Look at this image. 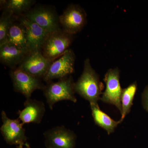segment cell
<instances>
[{
	"mask_svg": "<svg viewBox=\"0 0 148 148\" xmlns=\"http://www.w3.org/2000/svg\"><path fill=\"white\" fill-rule=\"evenodd\" d=\"M1 119L3 124L0 130L6 143L17 146L18 148L22 147L28 143L24 125L20 120L10 119L3 110L1 112Z\"/></svg>",
	"mask_w": 148,
	"mask_h": 148,
	"instance_id": "obj_6",
	"label": "cell"
},
{
	"mask_svg": "<svg viewBox=\"0 0 148 148\" xmlns=\"http://www.w3.org/2000/svg\"><path fill=\"white\" fill-rule=\"evenodd\" d=\"M45 112V105L43 102L29 98L26 99L24 102V108L18 111V119L23 125L40 123Z\"/></svg>",
	"mask_w": 148,
	"mask_h": 148,
	"instance_id": "obj_13",
	"label": "cell"
},
{
	"mask_svg": "<svg viewBox=\"0 0 148 148\" xmlns=\"http://www.w3.org/2000/svg\"><path fill=\"white\" fill-rule=\"evenodd\" d=\"M0 1L1 10L9 11L17 16L29 12L36 2L34 0H2Z\"/></svg>",
	"mask_w": 148,
	"mask_h": 148,
	"instance_id": "obj_17",
	"label": "cell"
},
{
	"mask_svg": "<svg viewBox=\"0 0 148 148\" xmlns=\"http://www.w3.org/2000/svg\"><path fill=\"white\" fill-rule=\"evenodd\" d=\"M29 52L11 43L0 45V61L3 65L12 69L17 68Z\"/></svg>",
	"mask_w": 148,
	"mask_h": 148,
	"instance_id": "obj_14",
	"label": "cell"
},
{
	"mask_svg": "<svg viewBox=\"0 0 148 148\" xmlns=\"http://www.w3.org/2000/svg\"><path fill=\"white\" fill-rule=\"evenodd\" d=\"M92 115L95 124L105 130L110 135L114 131L117 125L121 123V120L115 121L100 110L98 104L90 105Z\"/></svg>",
	"mask_w": 148,
	"mask_h": 148,
	"instance_id": "obj_16",
	"label": "cell"
},
{
	"mask_svg": "<svg viewBox=\"0 0 148 148\" xmlns=\"http://www.w3.org/2000/svg\"><path fill=\"white\" fill-rule=\"evenodd\" d=\"M14 15L9 11L3 10L0 17V45L7 42L8 35Z\"/></svg>",
	"mask_w": 148,
	"mask_h": 148,
	"instance_id": "obj_19",
	"label": "cell"
},
{
	"mask_svg": "<svg viewBox=\"0 0 148 148\" xmlns=\"http://www.w3.org/2000/svg\"><path fill=\"white\" fill-rule=\"evenodd\" d=\"M142 102L143 108L147 111L148 109V86L145 88L142 94Z\"/></svg>",
	"mask_w": 148,
	"mask_h": 148,
	"instance_id": "obj_20",
	"label": "cell"
},
{
	"mask_svg": "<svg viewBox=\"0 0 148 148\" xmlns=\"http://www.w3.org/2000/svg\"><path fill=\"white\" fill-rule=\"evenodd\" d=\"M7 42L28 51L26 27L18 16L14 15L13 22L9 31Z\"/></svg>",
	"mask_w": 148,
	"mask_h": 148,
	"instance_id": "obj_15",
	"label": "cell"
},
{
	"mask_svg": "<svg viewBox=\"0 0 148 148\" xmlns=\"http://www.w3.org/2000/svg\"><path fill=\"white\" fill-rule=\"evenodd\" d=\"M44 88V95L49 108L52 110L56 103L69 101L76 103L73 80L71 76L58 79V82L47 83Z\"/></svg>",
	"mask_w": 148,
	"mask_h": 148,
	"instance_id": "obj_2",
	"label": "cell"
},
{
	"mask_svg": "<svg viewBox=\"0 0 148 148\" xmlns=\"http://www.w3.org/2000/svg\"><path fill=\"white\" fill-rule=\"evenodd\" d=\"M23 15L49 33L61 29L59 16L53 7L42 5H36Z\"/></svg>",
	"mask_w": 148,
	"mask_h": 148,
	"instance_id": "obj_3",
	"label": "cell"
},
{
	"mask_svg": "<svg viewBox=\"0 0 148 148\" xmlns=\"http://www.w3.org/2000/svg\"><path fill=\"white\" fill-rule=\"evenodd\" d=\"M18 148H31V147H30V146H29L28 143H27V144H26L25 146H24V147H19Z\"/></svg>",
	"mask_w": 148,
	"mask_h": 148,
	"instance_id": "obj_21",
	"label": "cell"
},
{
	"mask_svg": "<svg viewBox=\"0 0 148 148\" xmlns=\"http://www.w3.org/2000/svg\"><path fill=\"white\" fill-rule=\"evenodd\" d=\"M147 112H148V109L147 110Z\"/></svg>",
	"mask_w": 148,
	"mask_h": 148,
	"instance_id": "obj_22",
	"label": "cell"
},
{
	"mask_svg": "<svg viewBox=\"0 0 148 148\" xmlns=\"http://www.w3.org/2000/svg\"><path fill=\"white\" fill-rule=\"evenodd\" d=\"M10 75L15 92L25 96L26 99L31 98L33 92L36 90H43L45 85L40 79L30 75L18 68L12 69Z\"/></svg>",
	"mask_w": 148,
	"mask_h": 148,
	"instance_id": "obj_7",
	"label": "cell"
},
{
	"mask_svg": "<svg viewBox=\"0 0 148 148\" xmlns=\"http://www.w3.org/2000/svg\"><path fill=\"white\" fill-rule=\"evenodd\" d=\"M75 92L88 101L90 105L98 104L101 100L103 84L100 81L99 76L92 69L89 58L85 60L83 71L81 75L75 83Z\"/></svg>",
	"mask_w": 148,
	"mask_h": 148,
	"instance_id": "obj_1",
	"label": "cell"
},
{
	"mask_svg": "<svg viewBox=\"0 0 148 148\" xmlns=\"http://www.w3.org/2000/svg\"><path fill=\"white\" fill-rule=\"evenodd\" d=\"M73 40V35L60 29L49 34L41 51L46 58L54 61L69 49Z\"/></svg>",
	"mask_w": 148,
	"mask_h": 148,
	"instance_id": "obj_4",
	"label": "cell"
},
{
	"mask_svg": "<svg viewBox=\"0 0 148 148\" xmlns=\"http://www.w3.org/2000/svg\"><path fill=\"white\" fill-rule=\"evenodd\" d=\"M76 56L69 48L51 64L43 78L47 83L56 79H60L71 76L74 72Z\"/></svg>",
	"mask_w": 148,
	"mask_h": 148,
	"instance_id": "obj_8",
	"label": "cell"
},
{
	"mask_svg": "<svg viewBox=\"0 0 148 148\" xmlns=\"http://www.w3.org/2000/svg\"><path fill=\"white\" fill-rule=\"evenodd\" d=\"M137 89L138 85L136 82H135L123 89L121 98V118L120 119L122 121L130 112Z\"/></svg>",
	"mask_w": 148,
	"mask_h": 148,
	"instance_id": "obj_18",
	"label": "cell"
},
{
	"mask_svg": "<svg viewBox=\"0 0 148 148\" xmlns=\"http://www.w3.org/2000/svg\"><path fill=\"white\" fill-rule=\"evenodd\" d=\"M46 146L47 148H74L76 135L64 126L53 127L45 132Z\"/></svg>",
	"mask_w": 148,
	"mask_h": 148,
	"instance_id": "obj_11",
	"label": "cell"
},
{
	"mask_svg": "<svg viewBox=\"0 0 148 148\" xmlns=\"http://www.w3.org/2000/svg\"><path fill=\"white\" fill-rule=\"evenodd\" d=\"M106 88L101 100L104 103L112 104L122 113L121 98L123 89L120 83V71L118 68L108 70L104 77Z\"/></svg>",
	"mask_w": 148,
	"mask_h": 148,
	"instance_id": "obj_9",
	"label": "cell"
},
{
	"mask_svg": "<svg viewBox=\"0 0 148 148\" xmlns=\"http://www.w3.org/2000/svg\"><path fill=\"white\" fill-rule=\"evenodd\" d=\"M59 22L61 29L73 36L80 32L85 27L87 23V14L80 6L72 4L59 16Z\"/></svg>",
	"mask_w": 148,
	"mask_h": 148,
	"instance_id": "obj_5",
	"label": "cell"
},
{
	"mask_svg": "<svg viewBox=\"0 0 148 148\" xmlns=\"http://www.w3.org/2000/svg\"><path fill=\"white\" fill-rule=\"evenodd\" d=\"M18 17L26 27L29 52L41 51L44 43L50 33L27 19L24 15Z\"/></svg>",
	"mask_w": 148,
	"mask_h": 148,
	"instance_id": "obj_12",
	"label": "cell"
},
{
	"mask_svg": "<svg viewBox=\"0 0 148 148\" xmlns=\"http://www.w3.org/2000/svg\"><path fill=\"white\" fill-rule=\"evenodd\" d=\"M53 61L46 58L41 51L29 52L17 68L38 78L43 79Z\"/></svg>",
	"mask_w": 148,
	"mask_h": 148,
	"instance_id": "obj_10",
	"label": "cell"
}]
</instances>
